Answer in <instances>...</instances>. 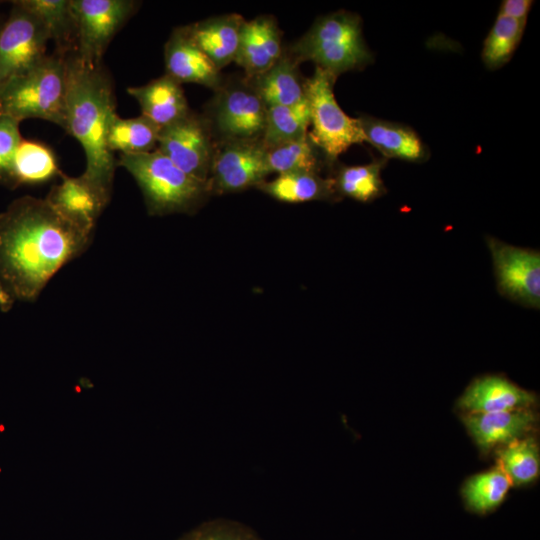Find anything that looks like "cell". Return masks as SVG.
<instances>
[{
  "label": "cell",
  "mask_w": 540,
  "mask_h": 540,
  "mask_svg": "<svg viewBox=\"0 0 540 540\" xmlns=\"http://www.w3.org/2000/svg\"><path fill=\"white\" fill-rule=\"evenodd\" d=\"M49 40L43 23L13 2L0 30V88L40 62L46 56Z\"/></svg>",
  "instance_id": "obj_11"
},
{
  "label": "cell",
  "mask_w": 540,
  "mask_h": 540,
  "mask_svg": "<svg viewBox=\"0 0 540 540\" xmlns=\"http://www.w3.org/2000/svg\"><path fill=\"white\" fill-rule=\"evenodd\" d=\"M166 73L180 84L196 83L214 91L223 83L216 66L191 38L187 27L173 30L164 48Z\"/></svg>",
  "instance_id": "obj_14"
},
{
  "label": "cell",
  "mask_w": 540,
  "mask_h": 540,
  "mask_svg": "<svg viewBox=\"0 0 540 540\" xmlns=\"http://www.w3.org/2000/svg\"><path fill=\"white\" fill-rule=\"evenodd\" d=\"M533 3L531 0H504L498 14L518 21H527Z\"/></svg>",
  "instance_id": "obj_34"
},
{
  "label": "cell",
  "mask_w": 540,
  "mask_h": 540,
  "mask_svg": "<svg viewBox=\"0 0 540 540\" xmlns=\"http://www.w3.org/2000/svg\"><path fill=\"white\" fill-rule=\"evenodd\" d=\"M205 116L220 140H261L267 106L246 77L233 78L215 90Z\"/></svg>",
  "instance_id": "obj_7"
},
{
  "label": "cell",
  "mask_w": 540,
  "mask_h": 540,
  "mask_svg": "<svg viewBox=\"0 0 540 540\" xmlns=\"http://www.w3.org/2000/svg\"><path fill=\"white\" fill-rule=\"evenodd\" d=\"M270 174L261 140H220L210 167L211 194L241 192L257 187Z\"/></svg>",
  "instance_id": "obj_9"
},
{
  "label": "cell",
  "mask_w": 540,
  "mask_h": 540,
  "mask_svg": "<svg viewBox=\"0 0 540 540\" xmlns=\"http://www.w3.org/2000/svg\"><path fill=\"white\" fill-rule=\"evenodd\" d=\"M386 159H374L372 162L347 166L336 165L331 176L339 197H348L359 202H371L386 192L381 171Z\"/></svg>",
  "instance_id": "obj_24"
},
{
  "label": "cell",
  "mask_w": 540,
  "mask_h": 540,
  "mask_svg": "<svg viewBox=\"0 0 540 540\" xmlns=\"http://www.w3.org/2000/svg\"><path fill=\"white\" fill-rule=\"evenodd\" d=\"M526 22L497 15L481 51V59L487 69H499L512 58L521 42Z\"/></svg>",
  "instance_id": "obj_29"
},
{
  "label": "cell",
  "mask_w": 540,
  "mask_h": 540,
  "mask_svg": "<svg viewBox=\"0 0 540 540\" xmlns=\"http://www.w3.org/2000/svg\"><path fill=\"white\" fill-rule=\"evenodd\" d=\"M534 413L519 409L495 413H467L463 422L479 448L485 452L520 439L535 424Z\"/></svg>",
  "instance_id": "obj_18"
},
{
  "label": "cell",
  "mask_w": 540,
  "mask_h": 540,
  "mask_svg": "<svg viewBox=\"0 0 540 540\" xmlns=\"http://www.w3.org/2000/svg\"><path fill=\"white\" fill-rule=\"evenodd\" d=\"M46 55L31 69L0 88V112L20 122L38 118L66 126L65 61Z\"/></svg>",
  "instance_id": "obj_5"
},
{
  "label": "cell",
  "mask_w": 540,
  "mask_h": 540,
  "mask_svg": "<svg viewBox=\"0 0 540 540\" xmlns=\"http://www.w3.org/2000/svg\"><path fill=\"white\" fill-rule=\"evenodd\" d=\"M20 121L0 112V182L11 186L13 160L22 140Z\"/></svg>",
  "instance_id": "obj_33"
},
{
  "label": "cell",
  "mask_w": 540,
  "mask_h": 540,
  "mask_svg": "<svg viewBox=\"0 0 540 540\" xmlns=\"http://www.w3.org/2000/svg\"><path fill=\"white\" fill-rule=\"evenodd\" d=\"M300 63L287 47L280 58L264 73L247 78L267 107L293 106L306 100L305 82Z\"/></svg>",
  "instance_id": "obj_20"
},
{
  "label": "cell",
  "mask_w": 540,
  "mask_h": 540,
  "mask_svg": "<svg viewBox=\"0 0 540 540\" xmlns=\"http://www.w3.org/2000/svg\"><path fill=\"white\" fill-rule=\"evenodd\" d=\"M76 25L75 54L87 65H101L111 39L138 5L131 0H70Z\"/></svg>",
  "instance_id": "obj_8"
},
{
  "label": "cell",
  "mask_w": 540,
  "mask_h": 540,
  "mask_svg": "<svg viewBox=\"0 0 540 540\" xmlns=\"http://www.w3.org/2000/svg\"><path fill=\"white\" fill-rule=\"evenodd\" d=\"M287 49L299 63L311 61L336 78L344 72L365 68L373 61L363 37L360 16L345 10L317 18Z\"/></svg>",
  "instance_id": "obj_4"
},
{
  "label": "cell",
  "mask_w": 540,
  "mask_h": 540,
  "mask_svg": "<svg viewBox=\"0 0 540 540\" xmlns=\"http://www.w3.org/2000/svg\"><path fill=\"white\" fill-rule=\"evenodd\" d=\"M499 466L511 483L522 485L534 480L539 473V452L533 438L515 440L498 450Z\"/></svg>",
  "instance_id": "obj_31"
},
{
  "label": "cell",
  "mask_w": 540,
  "mask_h": 540,
  "mask_svg": "<svg viewBox=\"0 0 540 540\" xmlns=\"http://www.w3.org/2000/svg\"><path fill=\"white\" fill-rule=\"evenodd\" d=\"M511 484L507 474L498 465L471 477L463 488V497L471 511L484 514L501 504Z\"/></svg>",
  "instance_id": "obj_30"
},
{
  "label": "cell",
  "mask_w": 540,
  "mask_h": 540,
  "mask_svg": "<svg viewBox=\"0 0 540 540\" xmlns=\"http://www.w3.org/2000/svg\"><path fill=\"white\" fill-rule=\"evenodd\" d=\"M491 253L497 289L522 306L540 308V253L486 237Z\"/></svg>",
  "instance_id": "obj_12"
},
{
  "label": "cell",
  "mask_w": 540,
  "mask_h": 540,
  "mask_svg": "<svg viewBox=\"0 0 540 540\" xmlns=\"http://www.w3.org/2000/svg\"><path fill=\"white\" fill-rule=\"evenodd\" d=\"M61 173L49 147L22 138L13 160L12 187L45 183Z\"/></svg>",
  "instance_id": "obj_26"
},
{
  "label": "cell",
  "mask_w": 540,
  "mask_h": 540,
  "mask_svg": "<svg viewBox=\"0 0 540 540\" xmlns=\"http://www.w3.org/2000/svg\"><path fill=\"white\" fill-rule=\"evenodd\" d=\"M45 199L64 217L86 232L93 234L96 222L110 199L82 175L60 174Z\"/></svg>",
  "instance_id": "obj_15"
},
{
  "label": "cell",
  "mask_w": 540,
  "mask_h": 540,
  "mask_svg": "<svg viewBox=\"0 0 540 540\" xmlns=\"http://www.w3.org/2000/svg\"><path fill=\"white\" fill-rule=\"evenodd\" d=\"M310 111L307 99L293 106L267 107L266 123L261 141L272 148L302 139L308 135Z\"/></svg>",
  "instance_id": "obj_27"
},
{
  "label": "cell",
  "mask_w": 540,
  "mask_h": 540,
  "mask_svg": "<svg viewBox=\"0 0 540 540\" xmlns=\"http://www.w3.org/2000/svg\"><path fill=\"white\" fill-rule=\"evenodd\" d=\"M178 540H262L249 527L230 520L216 519L202 523Z\"/></svg>",
  "instance_id": "obj_32"
},
{
  "label": "cell",
  "mask_w": 540,
  "mask_h": 540,
  "mask_svg": "<svg viewBox=\"0 0 540 540\" xmlns=\"http://www.w3.org/2000/svg\"><path fill=\"white\" fill-rule=\"evenodd\" d=\"M118 165L135 179L150 215L194 213L212 195L208 182L185 173L157 149L121 154Z\"/></svg>",
  "instance_id": "obj_3"
},
{
  "label": "cell",
  "mask_w": 540,
  "mask_h": 540,
  "mask_svg": "<svg viewBox=\"0 0 540 540\" xmlns=\"http://www.w3.org/2000/svg\"><path fill=\"white\" fill-rule=\"evenodd\" d=\"M16 4L35 15L45 26L49 39L56 44L57 54L76 52V25L70 0H20Z\"/></svg>",
  "instance_id": "obj_23"
},
{
  "label": "cell",
  "mask_w": 540,
  "mask_h": 540,
  "mask_svg": "<svg viewBox=\"0 0 540 540\" xmlns=\"http://www.w3.org/2000/svg\"><path fill=\"white\" fill-rule=\"evenodd\" d=\"M535 402V394L493 375L474 380L460 397L458 406L467 413H495L529 409Z\"/></svg>",
  "instance_id": "obj_16"
},
{
  "label": "cell",
  "mask_w": 540,
  "mask_h": 540,
  "mask_svg": "<svg viewBox=\"0 0 540 540\" xmlns=\"http://www.w3.org/2000/svg\"><path fill=\"white\" fill-rule=\"evenodd\" d=\"M244 21L241 15L231 13L208 18L186 27L195 44L221 71L236 59Z\"/></svg>",
  "instance_id": "obj_19"
},
{
  "label": "cell",
  "mask_w": 540,
  "mask_h": 540,
  "mask_svg": "<svg viewBox=\"0 0 540 540\" xmlns=\"http://www.w3.org/2000/svg\"><path fill=\"white\" fill-rule=\"evenodd\" d=\"M14 299L12 296L6 291L2 283L0 282V310L6 312L10 310L13 306Z\"/></svg>",
  "instance_id": "obj_35"
},
{
  "label": "cell",
  "mask_w": 540,
  "mask_h": 540,
  "mask_svg": "<svg viewBox=\"0 0 540 540\" xmlns=\"http://www.w3.org/2000/svg\"><path fill=\"white\" fill-rule=\"evenodd\" d=\"M284 48L282 31L276 18L272 15H260L243 22L234 62L244 70L245 77L252 78L273 66Z\"/></svg>",
  "instance_id": "obj_13"
},
{
  "label": "cell",
  "mask_w": 540,
  "mask_h": 540,
  "mask_svg": "<svg viewBox=\"0 0 540 540\" xmlns=\"http://www.w3.org/2000/svg\"><path fill=\"white\" fill-rule=\"evenodd\" d=\"M66 126L86 156L82 176L110 199L116 160L107 146V130L116 113L112 83L101 65H87L66 55Z\"/></svg>",
  "instance_id": "obj_2"
},
{
  "label": "cell",
  "mask_w": 540,
  "mask_h": 540,
  "mask_svg": "<svg viewBox=\"0 0 540 540\" xmlns=\"http://www.w3.org/2000/svg\"><path fill=\"white\" fill-rule=\"evenodd\" d=\"M215 142L207 117L190 111L160 129L156 149L185 173L208 182Z\"/></svg>",
  "instance_id": "obj_10"
},
{
  "label": "cell",
  "mask_w": 540,
  "mask_h": 540,
  "mask_svg": "<svg viewBox=\"0 0 540 540\" xmlns=\"http://www.w3.org/2000/svg\"><path fill=\"white\" fill-rule=\"evenodd\" d=\"M358 123L364 137L384 158H396L421 163L428 159L429 150L419 135L409 126L361 115Z\"/></svg>",
  "instance_id": "obj_17"
},
{
  "label": "cell",
  "mask_w": 540,
  "mask_h": 540,
  "mask_svg": "<svg viewBox=\"0 0 540 540\" xmlns=\"http://www.w3.org/2000/svg\"><path fill=\"white\" fill-rule=\"evenodd\" d=\"M127 92L139 103L141 115L160 129L175 123L191 111L182 85L167 74L145 85L129 87Z\"/></svg>",
  "instance_id": "obj_21"
},
{
  "label": "cell",
  "mask_w": 540,
  "mask_h": 540,
  "mask_svg": "<svg viewBox=\"0 0 540 540\" xmlns=\"http://www.w3.org/2000/svg\"><path fill=\"white\" fill-rule=\"evenodd\" d=\"M91 239L45 198L15 199L0 213V282L15 301H35Z\"/></svg>",
  "instance_id": "obj_1"
},
{
  "label": "cell",
  "mask_w": 540,
  "mask_h": 540,
  "mask_svg": "<svg viewBox=\"0 0 540 540\" xmlns=\"http://www.w3.org/2000/svg\"><path fill=\"white\" fill-rule=\"evenodd\" d=\"M266 161L271 173L314 172L320 174L323 166H329L324 154L310 140L302 139L266 148Z\"/></svg>",
  "instance_id": "obj_28"
},
{
  "label": "cell",
  "mask_w": 540,
  "mask_h": 540,
  "mask_svg": "<svg viewBox=\"0 0 540 540\" xmlns=\"http://www.w3.org/2000/svg\"><path fill=\"white\" fill-rule=\"evenodd\" d=\"M256 189L285 203L309 201L335 202L341 198L336 192L332 177L324 178L314 172H289L271 181H263Z\"/></svg>",
  "instance_id": "obj_22"
},
{
  "label": "cell",
  "mask_w": 540,
  "mask_h": 540,
  "mask_svg": "<svg viewBox=\"0 0 540 540\" xmlns=\"http://www.w3.org/2000/svg\"><path fill=\"white\" fill-rule=\"evenodd\" d=\"M336 77L316 67L306 78L305 92L310 111V140L324 154L330 167L350 146L364 142L358 119L348 116L338 105L333 87Z\"/></svg>",
  "instance_id": "obj_6"
},
{
  "label": "cell",
  "mask_w": 540,
  "mask_h": 540,
  "mask_svg": "<svg viewBox=\"0 0 540 540\" xmlns=\"http://www.w3.org/2000/svg\"><path fill=\"white\" fill-rule=\"evenodd\" d=\"M160 128L143 115L124 119L115 113L107 130V146L124 155L149 153L157 148Z\"/></svg>",
  "instance_id": "obj_25"
}]
</instances>
